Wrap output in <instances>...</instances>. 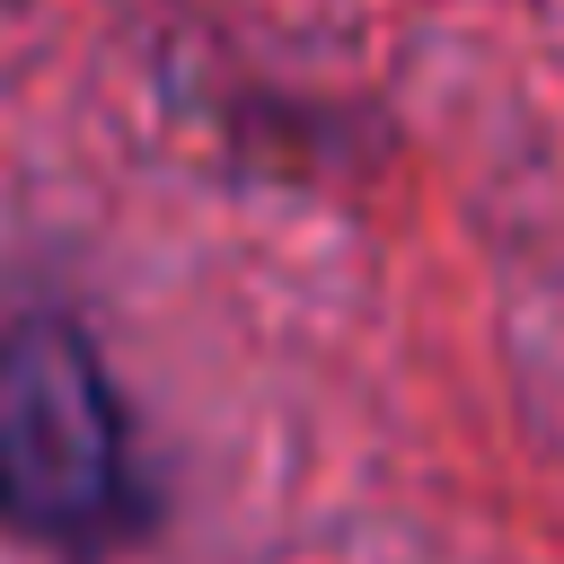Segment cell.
<instances>
[{"label": "cell", "mask_w": 564, "mask_h": 564, "mask_svg": "<svg viewBox=\"0 0 564 564\" xmlns=\"http://www.w3.org/2000/svg\"><path fill=\"white\" fill-rule=\"evenodd\" d=\"M141 520V432L106 352L70 317H0V529L62 564H97L132 546Z\"/></svg>", "instance_id": "cell-1"}]
</instances>
